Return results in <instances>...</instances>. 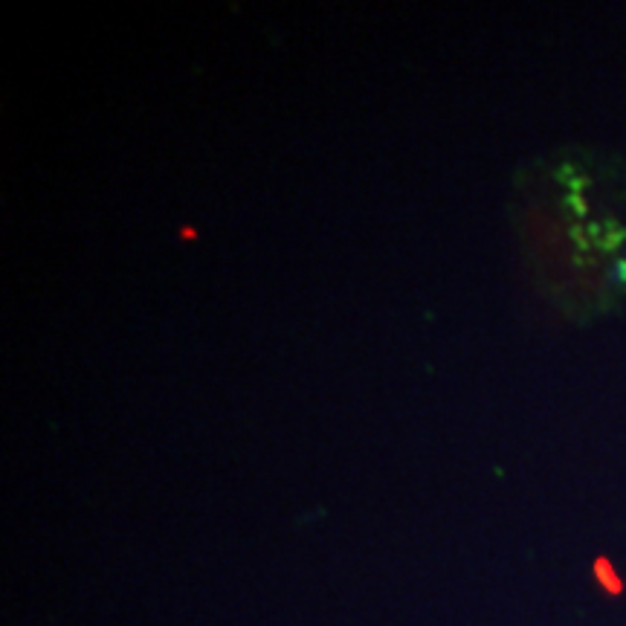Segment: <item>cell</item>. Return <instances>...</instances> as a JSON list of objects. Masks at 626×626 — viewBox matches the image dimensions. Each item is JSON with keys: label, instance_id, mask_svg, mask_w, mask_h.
<instances>
[{"label": "cell", "instance_id": "1", "mask_svg": "<svg viewBox=\"0 0 626 626\" xmlns=\"http://www.w3.org/2000/svg\"><path fill=\"white\" fill-rule=\"evenodd\" d=\"M180 235H183V238H186V241H189V238H195V235H198V232H195V229H183V232H180Z\"/></svg>", "mask_w": 626, "mask_h": 626}]
</instances>
